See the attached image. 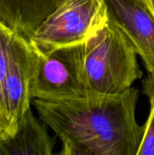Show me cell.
Wrapping results in <instances>:
<instances>
[{
    "mask_svg": "<svg viewBox=\"0 0 154 155\" xmlns=\"http://www.w3.org/2000/svg\"><path fill=\"white\" fill-rule=\"evenodd\" d=\"M139 91L113 96L89 94L64 101L33 99L44 124L60 138L63 155H137L144 132L135 108Z\"/></svg>",
    "mask_w": 154,
    "mask_h": 155,
    "instance_id": "6da1fadb",
    "label": "cell"
},
{
    "mask_svg": "<svg viewBox=\"0 0 154 155\" xmlns=\"http://www.w3.org/2000/svg\"><path fill=\"white\" fill-rule=\"evenodd\" d=\"M137 51L126 35L107 21L84 44V68L90 94L113 96L143 76Z\"/></svg>",
    "mask_w": 154,
    "mask_h": 155,
    "instance_id": "7a4b0ae2",
    "label": "cell"
},
{
    "mask_svg": "<svg viewBox=\"0 0 154 155\" xmlns=\"http://www.w3.org/2000/svg\"><path fill=\"white\" fill-rule=\"evenodd\" d=\"M108 21L103 0H64L37 27L29 42L40 54L84 45Z\"/></svg>",
    "mask_w": 154,
    "mask_h": 155,
    "instance_id": "3957f363",
    "label": "cell"
},
{
    "mask_svg": "<svg viewBox=\"0 0 154 155\" xmlns=\"http://www.w3.org/2000/svg\"><path fill=\"white\" fill-rule=\"evenodd\" d=\"M84 54V44L59 48L47 54L37 53L30 84L32 100L64 101L87 97L90 94Z\"/></svg>",
    "mask_w": 154,
    "mask_h": 155,
    "instance_id": "277c9868",
    "label": "cell"
},
{
    "mask_svg": "<svg viewBox=\"0 0 154 155\" xmlns=\"http://www.w3.org/2000/svg\"><path fill=\"white\" fill-rule=\"evenodd\" d=\"M36 55L29 40L14 31L4 89V114L7 132L3 138L15 133L19 118L30 108V84Z\"/></svg>",
    "mask_w": 154,
    "mask_h": 155,
    "instance_id": "5b68a950",
    "label": "cell"
},
{
    "mask_svg": "<svg viewBox=\"0 0 154 155\" xmlns=\"http://www.w3.org/2000/svg\"><path fill=\"white\" fill-rule=\"evenodd\" d=\"M108 21L118 26L154 75V16L142 0H103Z\"/></svg>",
    "mask_w": 154,
    "mask_h": 155,
    "instance_id": "8992f818",
    "label": "cell"
},
{
    "mask_svg": "<svg viewBox=\"0 0 154 155\" xmlns=\"http://www.w3.org/2000/svg\"><path fill=\"white\" fill-rule=\"evenodd\" d=\"M44 124L34 117L31 108L27 109L19 118L15 133L0 139V155L53 154L54 138Z\"/></svg>",
    "mask_w": 154,
    "mask_h": 155,
    "instance_id": "52a82bcc",
    "label": "cell"
},
{
    "mask_svg": "<svg viewBox=\"0 0 154 155\" xmlns=\"http://www.w3.org/2000/svg\"><path fill=\"white\" fill-rule=\"evenodd\" d=\"M64 0H0V22L28 39Z\"/></svg>",
    "mask_w": 154,
    "mask_h": 155,
    "instance_id": "ba28073f",
    "label": "cell"
},
{
    "mask_svg": "<svg viewBox=\"0 0 154 155\" xmlns=\"http://www.w3.org/2000/svg\"><path fill=\"white\" fill-rule=\"evenodd\" d=\"M13 33V30L0 22V139L5 137L7 132L4 114V89Z\"/></svg>",
    "mask_w": 154,
    "mask_h": 155,
    "instance_id": "9c48e42d",
    "label": "cell"
},
{
    "mask_svg": "<svg viewBox=\"0 0 154 155\" xmlns=\"http://www.w3.org/2000/svg\"><path fill=\"white\" fill-rule=\"evenodd\" d=\"M150 101V114L144 124L143 136L137 155H154V100Z\"/></svg>",
    "mask_w": 154,
    "mask_h": 155,
    "instance_id": "30bf717a",
    "label": "cell"
},
{
    "mask_svg": "<svg viewBox=\"0 0 154 155\" xmlns=\"http://www.w3.org/2000/svg\"><path fill=\"white\" fill-rule=\"evenodd\" d=\"M143 93L148 99L154 100V75L149 74L143 82Z\"/></svg>",
    "mask_w": 154,
    "mask_h": 155,
    "instance_id": "8fae6325",
    "label": "cell"
},
{
    "mask_svg": "<svg viewBox=\"0 0 154 155\" xmlns=\"http://www.w3.org/2000/svg\"><path fill=\"white\" fill-rule=\"evenodd\" d=\"M154 16V0H142Z\"/></svg>",
    "mask_w": 154,
    "mask_h": 155,
    "instance_id": "7c38bea8",
    "label": "cell"
}]
</instances>
